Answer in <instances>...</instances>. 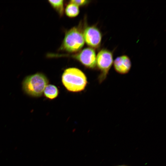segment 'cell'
Returning a JSON list of instances; mask_svg holds the SVG:
<instances>
[{"mask_svg": "<svg viewBox=\"0 0 166 166\" xmlns=\"http://www.w3.org/2000/svg\"><path fill=\"white\" fill-rule=\"evenodd\" d=\"M113 62V53L111 51L104 49L98 53L96 58V66L100 71L98 78L99 83L106 78Z\"/></svg>", "mask_w": 166, "mask_h": 166, "instance_id": "4", "label": "cell"}, {"mask_svg": "<svg viewBox=\"0 0 166 166\" xmlns=\"http://www.w3.org/2000/svg\"><path fill=\"white\" fill-rule=\"evenodd\" d=\"M84 43L83 33L78 27H74L66 33L61 49L74 53L79 51Z\"/></svg>", "mask_w": 166, "mask_h": 166, "instance_id": "3", "label": "cell"}, {"mask_svg": "<svg viewBox=\"0 0 166 166\" xmlns=\"http://www.w3.org/2000/svg\"><path fill=\"white\" fill-rule=\"evenodd\" d=\"M48 2L61 16L63 15L64 11L63 0H49Z\"/></svg>", "mask_w": 166, "mask_h": 166, "instance_id": "10", "label": "cell"}, {"mask_svg": "<svg viewBox=\"0 0 166 166\" xmlns=\"http://www.w3.org/2000/svg\"><path fill=\"white\" fill-rule=\"evenodd\" d=\"M49 81L45 76L38 73L26 77L22 83V88L27 94L38 97L43 94Z\"/></svg>", "mask_w": 166, "mask_h": 166, "instance_id": "2", "label": "cell"}, {"mask_svg": "<svg viewBox=\"0 0 166 166\" xmlns=\"http://www.w3.org/2000/svg\"><path fill=\"white\" fill-rule=\"evenodd\" d=\"M125 166V165H119V166Z\"/></svg>", "mask_w": 166, "mask_h": 166, "instance_id": "12", "label": "cell"}, {"mask_svg": "<svg viewBox=\"0 0 166 166\" xmlns=\"http://www.w3.org/2000/svg\"><path fill=\"white\" fill-rule=\"evenodd\" d=\"M61 56L70 57L81 63L85 66L90 69H94L96 66V54L92 48L87 47L78 53L71 55H64Z\"/></svg>", "mask_w": 166, "mask_h": 166, "instance_id": "5", "label": "cell"}, {"mask_svg": "<svg viewBox=\"0 0 166 166\" xmlns=\"http://www.w3.org/2000/svg\"><path fill=\"white\" fill-rule=\"evenodd\" d=\"M61 81L68 91L73 92L83 90L87 83L85 73L75 67L68 68L64 71L61 76Z\"/></svg>", "mask_w": 166, "mask_h": 166, "instance_id": "1", "label": "cell"}, {"mask_svg": "<svg viewBox=\"0 0 166 166\" xmlns=\"http://www.w3.org/2000/svg\"><path fill=\"white\" fill-rule=\"evenodd\" d=\"M65 12L66 15L68 17H75L79 14V7L75 4L69 2L66 7Z\"/></svg>", "mask_w": 166, "mask_h": 166, "instance_id": "9", "label": "cell"}, {"mask_svg": "<svg viewBox=\"0 0 166 166\" xmlns=\"http://www.w3.org/2000/svg\"><path fill=\"white\" fill-rule=\"evenodd\" d=\"M85 41L91 48H97L100 46L102 38L100 30L95 26L86 27L83 33Z\"/></svg>", "mask_w": 166, "mask_h": 166, "instance_id": "6", "label": "cell"}, {"mask_svg": "<svg viewBox=\"0 0 166 166\" xmlns=\"http://www.w3.org/2000/svg\"><path fill=\"white\" fill-rule=\"evenodd\" d=\"M89 1L86 0H72L70 1V2L73 3L78 6H84L88 4Z\"/></svg>", "mask_w": 166, "mask_h": 166, "instance_id": "11", "label": "cell"}, {"mask_svg": "<svg viewBox=\"0 0 166 166\" xmlns=\"http://www.w3.org/2000/svg\"><path fill=\"white\" fill-rule=\"evenodd\" d=\"M113 64L115 71L121 74L128 73L132 66L130 59L128 56L125 55L116 57L113 61Z\"/></svg>", "mask_w": 166, "mask_h": 166, "instance_id": "7", "label": "cell"}, {"mask_svg": "<svg viewBox=\"0 0 166 166\" xmlns=\"http://www.w3.org/2000/svg\"><path fill=\"white\" fill-rule=\"evenodd\" d=\"M43 93L46 98L52 100L57 97L59 94V90L56 86L49 84L45 87Z\"/></svg>", "mask_w": 166, "mask_h": 166, "instance_id": "8", "label": "cell"}]
</instances>
